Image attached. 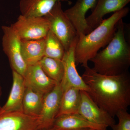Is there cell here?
<instances>
[{
  "mask_svg": "<svg viewBox=\"0 0 130 130\" xmlns=\"http://www.w3.org/2000/svg\"><path fill=\"white\" fill-rule=\"evenodd\" d=\"M78 38L73 42L70 48L65 51L62 61L64 67V74L60 83L64 90L73 87L81 90L88 91L89 89L82 77L79 76L75 62L74 51Z\"/></svg>",
  "mask_w": 130,
  "mask_h": 130,
  "instance_id": "cell-9",
  "label": "cell"
},
{
  "mask_svg": "<svg viewBox=\"0 0 130 130\" xmlns=\"http://www.w3.org/2000/svg\"><path fill=\"white\" fill-rule=\"evenodd\" d=\"M12 71V86L6 102L2 107L0 115L13 112H23V100L26 88L24 77L14 70Z\"/></svg>",
  "mask_w": 130,
  "mask_h": 130,
  "instance_id": "cell-14",
  "label": "cell"
},
{
  "mask_svg": "<svg viewBox=\"0 0 130 130\" xmlns=\"http://www.w3.org/2000/svg\"><path fill=\"white\" fill-rule=\"evenodd\" d=\"M45 38L36 40H21L22 58L27 66L39 63L44 56Z\"/></svg>",
  "mask_w": 130,
  "mask_h": 130,
  "instance_id": "cell-17",
  "label": "cell"
},
{
  "mask_svg": "<svg viewBox=\"0 0 130 130\" xmlns=\"http://www.w3.org/2000/svg\"><path fill=\"white\" fill-rule=\"evenodd\" d=\"M65 52L61 42L50 30L45 38L44 56L62 60Z\"/></svg>",
  "mask_w": 130,
  "mask_h": 130,
  "instance_id": "cell-21",
  "label": "cell"
},
{
  "mask_svg": "<svg viewBox=\"0 0 130 130\" xmlns=\"http://www.w3.org/2000/svg\"><path fill=\"white\" fill-rule=\"evenodd\" d=\"M23 77L25 87L44 95L58 84L45 74L39 63L27 66Z\"/></svg>",
  "mask_w": 130,
  "mask_h": 130,
  "instance_id": "cell-10",
  "label": "cell"
},
{
  "mask_svg": "<svg viewBox=\"0 0 130 130\" xmlns=\"http://www.w3.org/2000/svg\"><path fill=\"white\" fill-rule=\"evenodd\" d=\"M80 92L81 90L73 87H68L64 90L57 117L78 113L81 98Z\"/></svg>",
  "mask_w": 130,
  "mask_h": 130,
  "instance_id": "cell-18",
  "label": "cell"
},
{
  "mask_svg": "<svg viewBox=\"0 0 130 130\" xmlns=\"http://www.w3.org/2000/svg\"><path fill=\"white\" fill-rule=\"evenodd\" d=\"M83 80L88 86L87 93L101 108L112 117L119 111L127 110L130 105V76L128 72L116 76L96 72L85 68Z\"/></svg>",
  "mask_w": 130,
  "mask_h": 130,
  "instance_id": "cell-1",
  "label": "cell"
},
{
  "mask_svg": "<svg viewBox=\"0 0 130 130\" xmlns=\"http://www.w3.org/2000/svg\"><path fill=\"white\" fill-rule=\"evenodd\" d=\"M39 64L45 74L57 83H60L64 74L62 60L44 56Z\"/></svg>",
  "mask_w": 130,
  "mask_h": 130,
  "instance_id": "cell-20",
  "label": "cell"
},
{
  "mask_svg": "<svg viewBox=\"0 0 130 130\" xmlns=\"http://www.w3.org/2000/svg\"><path fill=\"white\" fill-rule=\"evenodd\" d=\"M52 128L57 130H79L86 128L107 130V129L105 126L91 123L78 113L58 116Z\"/></svg>",
  "mask_w": 130,
  "mask_h": 130,
  "instance_id": "cell-15",
  "label": "cell"
},
{
  "mask_svg": "<svg viewBox=\"0 0 130 130\" xmlns=\"http://www.w3.org/2000/svg\"><path fill=\"white\" fill-rule=\"evenodd\" d=\"M44 95L26 87L23 100V112L29 116L39 118L42 109Z\"/></svg>",
  "mask_w": 130,
  "mask_h": 130,
  "instance_id": "cell-19",
  "label": "cell"
},
{
  "mask_svg": "<svg viewBox=\"0 0 130 130\" xmlns=\"http://www.w3.org/2000/svg\"><path fill=\"white\" fill-rule=\"evenodd\" d=\"M129 8L125 7L115 12L109 18L103 20L101 23L88 34H80L74 51L75 62L84 68L100 51L106 46L113 37L119 21L129 12Z\"/></svg>",
  "mask_w": 130,
  "mask_h": 130,
  "instance_id": "cell-3",
  "label": "cell"
},
{
  "mask_svg": "<svg viewBox=\"0 0 130 130\" xmlns=\"http://www.w3.org/2000/svg\"><path fill=\"white\" fill-rule=\"evenodd\" d=\"M116 116L118 118L119 123L112 126V130H130V114L127 110H120Z\"/></svg>",
  "mask_w": 130,
  "mask_h": 130,
  "instance_id": "cell-22",
  "label": "cell"
},
{
  "mask_svg": "<svg viewBox=\"0 0 130 130\" xmlns=\"http://www.w3.org/2000/svg\"><path fill=\"white\" fill-rule=\"evenodd\" d=\"M64 90L57 84L50 92L44 95L42 109L39 117L40 130L51 128L58 115Z\"/></svg>",
  "mask_w": 130,
  "mask_h": 130,
  "instance_id": "cell-8",
  "label": "cell"
},
{
  "mask_svg": "<svg viewBox=\"0 0 130 130\" xmlns=\"http://www.w3.org/2000/svg\"><path fill=\"white\" fill-rule=\"evenodd\" d=\"M79 130H98L95 129H92V128H86V129H82Z\"/></svg>",
  "mask_w": 130,
  "mask_h": 130,
  "instance_id": "cell-24",
  "label": "cell"
},
{
  "mask_svg": "<svg viewBox=\"0 0 130 130\" xmlns=\"http://www.w3.org/2000/svg\"><path fill=\"white\" fill-rule=\"evenodd\" d=\"M81 98L78 112L91 123L112 128L115 124L113 117L100 107L87 91L81 90Z\"/></svg>",
  "mask_w": 130,
  "mask_h": 130,
  "instance_id": "cell-7",
  "label": "cell"
},
{
  "mask_svg": "<svg viewBox=\"0 0 130 130\" xmlns=\"http://www.w3.org/2000/svg\"><path fill=\"white\" fill-rule=\"evenodd\" d=\"M57 130L53 128H49V129H43V130Z\"/></svg>",
  "mask_w": 130,
  "mask_h": 130,
  "instance_id": "cell-25",
  "label": "cell"
},
{
  "mask_svg": "<svg viewBox=\"0 0 130 130\" xmlns=\"http://www.w3.org/2000/svg\"><path fill=\"white\" fill-rule=\"evenodd\" d=\"M123 19L117 25L113 37L104 49L99 51L90 61L96 72L116 76L128 72L130 66V46L126 38Z\"/></svg>",
  "mask_w": 130,
  "mask_h": 130,
  "instance_id": "cell-2",
  "label": "cell"
},
{
  "mask_svg": "<svg viewBox=\"0 0 130 130\" xmlns=\"http://www.w3.org/2000/svg\"><path fill=\"white\" fill-rule=\"evenodd\" d=\"M10 26L21 40L45 38L50 29L49 22L44 17H26L21 14Z\"/></svg>",
  "mask_w": 130,
  "mask_h": 130,
  "instance_id": "cell-5",
  "label": "cell"
},
{
  "mask_svg": "<svg viewBox=\"0 0 130 130\" xmlns=\"http://www.w3.org/2000/svg\"><path fill=\"white\" fill-rule=\"evenodd\" d=\"M97 0H77L74 6L64 11L76 30L78 36L86 35L93 30L87 25L86 15L95 7Z\"/></svg>",
  "mask_w": 130,
  "mask_h": 130,
  "instance_id": "cell-11",
  "label": "cell"
},
{
  "mask_svg": "<svg viewBox=\"0 0 130 130\" xmlns=\"http://www.w3.org/2000/svg\"><path fill=\"white\" fill-rule=\"evenodd\" d=\"M44 17L49 22L50 30L60 41L65 51L67 50L78 36L74 26L62 9L61 2L56 3Z\"/></svg>",
  "mask_w": 130,
  "mask_h": 130,
  "instance_id": "cell-4",
  "label": "cell"
},
{
  "mask_svg": "<svg viewBox=\"0 0 130 130\" xmlns=\"http://www.w3.org/2000/svg\"><path fill=\"white\" fill-rule=\"evenodd\" d=\"M59 1L71 3L70 0H20V11L26 17H44Z\"/></svg>",
  "mask_w": 130,
  "mask_h": 130,
  "instance_id": "cell-16",
  "label": "cell"
},
{
  "mask_svg": "<svg viewBox=\"0 0 130 130\" xmlns=\"http://www.w3.org/2000/svg\"><path fill=\"white\" fill-rule=\"evenodd\" d=\"M130 2V0H97L91 14L86 18L87 25L94 29L101 23L105 15L123 9Z\"/></svg>",
  "mask_w": 130,
  "mask_h": 130,
  "instance_id": "cell-13",
  "label": "cell"
},
{
  "mask_svg": "<svg viewBox=\"0 0 130 130\" xmlns=\"http://www.w3.org/2000/svg\"><path fill=\"white\" fill-rule=\"evenodd\" d=\"M1 28L3 50L8 58L12 70L23 76L27 66L21 55V40L11 26L3 25Z\"/></svg>",
  "mask_w": 130,
  "mask_h": 130,
  "instance_id": "cell-6",
  "label": "cell"
},
{
  "mask_svg": "<svg viewBox=\"0 0 130 130\" xmlns=\"http://www.w3.org/2000/svg\"><path fill=\"white\" fill-rule=\"evenodd\" d=\"M0 130H40L39 118L21 112L0 115Z\"/></svg>",
  "mask_w": 130,
  "mask_h": 130,
  "instance_id": "cell-12",
  "label": "cell"
},
{
  "mask_svg": "<svg viewBox=\"0 0 130 130\" xmlns=\"http://www.w3.org/2000/svg\"><path fill=\"white\" fill-rule=\"evenodd\" d=\"M2 94V89L1 86V82H0V97H1V95ZM2 107H1L0 106V112H1V109Z\"/></svg>",
  "mask_w": 130,
  "mask_h": 130,
  "instance_id": "cell-23",
  "label": "cell"
}]
</instances>
